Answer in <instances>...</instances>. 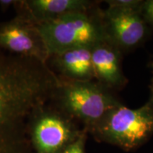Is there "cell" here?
I'll return each instance as SVG.
<instances>
[{"label":"cell","instance_id":"obj_3","mask_svg":"<svg viewBox=\"0 0 153 153\" xmlns=\"http://www.w3.org/2000/svg\"><path fill=\"white\" fill-rule=\"evenodd\" d=\"M54 101L59 110L72 119L81 121L87 129L97 123L108 111L121 104L110 89L99 82L62 77H60Z\"/></svg>","mask_w":153,"mask_h":153},{"label":"cell","instance_id":"obj_10","mask_svg":"<svg viewBox=\"0 0 153 153\" xmlns=\"http://www.w3.org/2000/svg\"><path fill=\"white\" fill-rule=\"evenodd\" d=\"M91 48H72L50 57L60 77L77 81H89L94 79Z\"/></svg>","mask_w":153,"mask_h":153},{"label":"cell","instance_id":"obj_15","mask_svg":"<svg viewBox=\"0 0 153 153\" xmlns=\"http://www.w3.org/2000/svg\"><path fill=\"white\" fill-rule=\"evenodd\" d=\"M150 99H149V100L147 103H148L151 106L153 107V81L152 82V83H151V85L150 86Z\"/></svg>","mask_w":153,"mask_h":153},{"label":"cell","instance_id":"obj_13","mask_svg":"<svg viewBox=\"0 0 153 153\" xmlns=\"http://www.w3.org/2000/svg\"><path fill=\"white\" fill-rule=\"evenodd\" d=\"M108 7L136 9L140 7L142 0H108L105 1Z\"/></svg>","mask_w":153,"mask_h":153},{"label":"cell","instance_id":"obj_14","mask_svg":"<svg viewBox=\"0 0 153 153\" xmlns=\"http://www.w3.org/2000/svg\"><path fill=\"white\" fill-rule=\"evenodd\" d=\"M16 1H13V0H1L0 1V5L3 8H7V7H10V6L15 4Z\"/></svg>","mask_w":153,"mask_h":153},{"label":"cell","instance_id":"obj_16","mask_svg":"<svg viewBox=\"0 0 153 153\" xmlns=\"http://www.w3.org/2000/svg\"><path fill=\"white\" fill-rule=\"evenodd\" d=\"M149 67H150V68L152 69V70L153 71V59L150 61V64H149Z\"/></svg>","mask_w":153,"mask_h":153},{"label":"cell","instance_id":"obj_2","mask_svg":"<svg viewBox=\"0 0 153 153\" xmlns=\"http://www.w3.org/2000/svg\"><path fill=\"white\" fill-rule=\"evenodd\" d=\"M50 57L76 48H92L107 41L100 11L74 12L35 24Z\"/></svg>","mask_w":153,"mask_h":153},{"label":"cell","instance_id":"obj_8","mask_svg":"<svg viewBox=\"0 0 153 153\" xmlns=\"http://www.w3.org/2000/svg\"><path fill=\"white\" fill-rule=\"evenodd\" d=\"M91 62L97 82L107 89H120L127 82L121 69V51L108 41L91 49Z\"/></svg>","mask_w":153,"mask_h":153},{"label":"cell","instance_id":"obj_4","mask_svg":"<svg viewBox=\"0 0 153 153\" xmlns=\"http://www.w3.org/2000/svg\"><path fill=\"white\" fill-rule=\"evenodd\" d=\"M98 139L131 150L153 134V107L146 103L137 108L120 104L88 128Z\"/></svg>","mask_w":153,"mask_h":153},{"label":"cell","instance_id":"obj_1","mask_svg":"<svg viewBox=\"0 0 153 153\" xmlns=\"http://www.w3.org/2000/svg\"><path fill=\"white\" fill-rule=\"evenodd\" d=\"M60 83L48 63L0 48V151L11 131L54 101Z\"/></svg>","mask_w":153,"mask_h":153},{"label":"cell","instance_id":"obj_11","mask_svg":"<svg viewBox=\"0 0 153 153\" xmlns=\"http://www.w3.org/2000/svg\"><path fill=\"white\" fill-rule=\"evenodd\" d=\"M140 11L145 22L153 30V0L143 1Z\"/></svg>","mask_w":153,"mask_h":153},{"label":"cell","instance_id":"obj_12","mask_svg":"<svg viewBox=\"0 0 153 153\" xmlns=\"http://www.w3.org/2000/svg\"><path fill=\"white\" fill-rule=\"evenodd\" d=\"M85 133H81L79 136L61 153H85Z\"/></svg>","mask_w":153,"mask_h":153},{"label":"cell","instance_id":"obj_7","mask_svg":"<svg viewBox=\"0 0 153 153\" xmlns=\"http://www.w3.org/2000/svg\"><path fill=\"white\" fill-rule=\"evenodd\" d=\"M0 48L13 54L48 63L50 55L36 24L24 14L0 25Z\"/></svg>","mask_w":153,"mask_h":153},{"label":"cell","instance_id":"obj_9","mask_svg":"<svg viewBox=\"0 0 153 153\" xmlns=\"http://www.w3.org/2000/svg\"><path fill=\"white\" fill-rule=\"evenodd\" d=\"M21 14L34 24L53 20L74 12L94 9V3L87 0H28L19 1Z\"/></svg>","mask_w":153,"mask_h":153},{"label":"cell","instance_id":"obj_5","mask_svg":"<svg viewBox=\"0 0 153 153\" xmlns=\"http://www.w3.org/2000/svg\"><path fill=\"white\" fill-rule=\"evenodd\" d=\"M100 14L107 41L121 52L135 48L148 38L149 26L140 8L107 7Z\"/></svg>","mask_w":153,"mask_h":153},{"label":"cell","instance_id":"obj_6","mask_svg":"<svg viewBox=\"0 0 153 153\" xmlns=\"http://www.w3.org/2000/svg\"><path fill=\"white\" fill-rule=\"evenodd\" d=\"M33 139L38 153H61L79 136L71 118L48 107L33 120Z\"/></svg>","mask_w":153,"mask_h":153}]
</instances>
